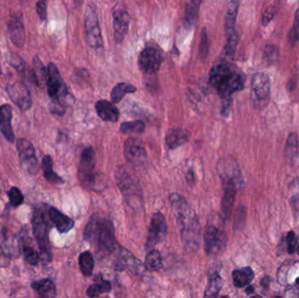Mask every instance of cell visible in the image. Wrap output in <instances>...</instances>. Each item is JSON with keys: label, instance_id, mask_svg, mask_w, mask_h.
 <instances>
[{"label": "cell", "instance_id": "11", "mask_svg": "<svg viewBox=\"0 0 299 298\" xmlns=\"http://www.w3.org/2000/svg\"><path fill=\"white\" fill-rule=\"evenodd\" d=\"M17 150L22 168L30 174H36L39 172V163L33 144L26 139H19Z\"/></svg>", "mask_w": 299, "mask_h": 298}, {"label": "cell", "instance_id": "5", "mask_svg": "<svg viewBox=\"0 0 299 298\" xmlns=\"http://www.w3.org/2000/svg\"><path fill=\"white\" fill-rule=\"evenodd\" d=\"M115 176L118 187L128 206L135 210L141 209L143 206V193L137 178L128 169L122 166L118 168Z\"/></svg>", "mask_w": 299, "mask_h": 298}, {"label": "cell", "instance_id": "34", "mask_svg": "<svg viewBox=\"0 0 299 298\" xmlns=\"http://www.w3.org/2000/svg\"><path fill=\"white\" fill-rule=\"evenodd\" d=\"M284 151L287 159L291 161H294L299 155V138L295 132H291V134L288 136Z\"/></svg>", "mask_w": 299, "mask_h": 298}, {"label": "cell", "instance_id": "45", "mask_svg": "<svg viewBox=\"0 0 299 298\" xmlns=\"http://www.w3.org/2000/svg\"><path fill=\"white\" fill-rule=\"evenodd\" d=\"M289 40L292 44L297 42L299 40V9L296 13L295 20L289 34Z\"/></svg>", "mask_w": 299, "mask_h": 298}, {"label": "cell", "instance_id": "42", "mask_svg": "<svg viewBox=\"0 0 299 298\" xmlns=\"http://www.w3.org/2000/svg\"><path fill=\"white\" fill-rule=\"evenodd\" d=\"M23 254L25 260L31 265H37L40 261V256L36 250L31 248L29 246L24 245L23 246Z\"/></svg>", "mask_w": 299, "mask_h": 298}, {"label": "cell", "instance_id": "35", "mask_svg": "<svg viewBox=\"0 0 299 298\" xmlns=\"http://www.w3.org/2000/svg\"><path fill=\"white\" fill-rule=\"evenodd\" d=\"M79 265L80 270L85 277L92 276L93 270L95 268V261L92 254L89 251L81 253L79 256Z\"/></svg>", "mask_w": 299, "mask_h": 298}, {"label": "cell", "instance_id": "20", "mask_svg": "<svg viewBox=\"0 0 299 298\" xmlns=\"http://www.w3.org/2000/svg\"><path fill=\"white\" fill-rule=\"evenodd\" d=\"M190 133L186 130L172 128L166 131L165 143L171 150H175L188 142Z\"/></svg>", "mask_w": 299, "mask_h": 298}, {"label": "cell", "instance_id": "30", "mask_svg": "<svg viewBox=\"0 0 299 298\" xmlns=\"http://www.w3.org/2000/svg\"><path fill=\"white\" fill-rule=\"evenodd\" d=\"M33 64H34L33 75H34V83L37 85L39 88H42L46 84L47 80V69L38 56L34 57Z\"/></svg>", "mask_w": 299, "mask_h": 298}, {"label": "cell", "instance_id": "7", "mask_svg": "<svg viewBox=\"0 0 299 298\" xmlns=\"http://www.w3.org/2000/svg\"><path fill=\"white\" fill-rule=\"evenodd\" d=\"M46 86L47 94L51 98V101H57L67 107L70 95L63 79L61 78L58 67L53 62L48 64L47 67Z\"/></svg>", "mask_w": 299, "mask_h": 298}, {"label": "cell", "instance_id": "32", "mask_svg": "<svg viewBox=\"0 0 299 298\" xmlns=\"http://www.w3.org/2000/svg\"><path fill=\"white\" fill-rule=\"evenodd\" d=\"M200 4L201 0H188L185 16V24L187 27L193 26L197 21Z\"/></svg>", "mask_w": 299, "mask_h": 298}, {"label": "cell", "instance_id": "49", "mask_svg": "<svg viewBox=\"0 0 299 298\" xmlns=\"http://www.w3.org/2000/svg\"><path fill=\"white\" fill-rule=\"evenodd\" d=\"M298 251H299V247H298Z\"/></svg>", "mask_w": 299, "mask_h": 298}, {"label": "cell", "instance_id": "14", "mask_svg": "<svg viewBox=\"0 0 299 298\" xmlns=\"http://www.w3.org/2000/svg\"><path fill=\"white\" fill-rule=\"evenodd\" d=\"M162 63L161 54L154 47H147L139 55V64L140 69L147 76L155 75L159 71Z\"/></svg>", "mask_w": 299, "mask_h": 298}, {"label": "cell", "instance_id": "40", "mask_svg": "<svg viewBox=\"0 0 299 298\" xmlns=\"http://www.w3.org/2000/svg\"><path fill=\"white\" fill-rule=\"evenodd\" d=\"M263 58L268 63L273 64L277 62L279 58V50L278 47L273 45L266 46L263 53Z\"/></svg>", "mask_w": 299, "mask_h": 298}, {"label": "cell", "instance_id": "8", "mask_svg": "<svg viewBox=\"0 0 299 298\" xmlns=\"http://www.w3.org/2000/svg\"><path fill=\"white\" fill-rule=\"evenodd\" d=\"M217 171L222 185H235L240 187L243 183L239 164L232 157H224L217 164Z\"/></svg>", "mask_w": 299, "mask_h": 298}, {"label": "cell", "instance_id": "24", "mask_svg": "<svg viewBox=\"0 0 299 298\" xmlns=\"http://www.w3.org/2000/svg\"><path fill=\"white\" fill-rule=\"evenodd\" d=\"M9 62L13 67H15L18 74L21 76L22 79L28 80L34 83L33 70L30 69L29 67L26 65L25 60L22 59L21 57H20L19 55L14 53L11 54V55L9 56Z\"/></svg>", "mask_w": 299, "mask_h": 298}, {"label": "cell", "instance_id": "50", "mask_svg": "<svg viewBox=\"0 0 299 298\" xmlns=\"http://www.w3.org/2000/svg\"><path fill=\"white\" fill-rule=\"evenodd\" d=\"M0 75H1V68H0Z\"/></svg>", "mask_w": 299, "mask_h": 298}, {"label": "cell", "instance_id": "1", "mask_svg": "<svg viewBox=\"0 0 299 298\" xmlns=\"http://www.w3.org/2000/svg\"><path fill=\"white\" fill-rule=\"evenodd\" d=\"M170 203L185 248L189 251L197 250L200 241V224L198 215L185 198L178 193L170 194Z\"/></svg>", "mask_w": 299, "mask_h": 298}, {"label": "cell", "instance_id": "18", "mask_svg": "<svg viewBox=\"0 0 299 298\" xmlns=\"http://www.w3.org/2000/svg\"><path fill=\"white\" fill-rule=\"evenodd\" d=\"M8 32L13 45L20 48L25 42V31L21 15H12L8 22Z\"/></svg>", "mask_w": 299, "mask_h": 298}, {"label": "cell", "instance_id": "10", "mask_svg": "<svg viewBox=\"0 0 299 298\" xmlns=\"http://www.w3.org/2000/svg\"><path fill=\"white\" fill-rule=\"evenodd\" d=\"M97 164L96 153L92 147L85 148L80 156L79 164V180L87 189L91 188L95 183V169Z\"/></svg>", "mask_w": 299, "mask_h": 298}, {"label": "cell", "instance_id": "13", "mask_svg": "<svg viewBox=\"0 0 299 298\" xmlns=\"http://www.w3.org/2000/svg\"><path fill=\"white\" fill-rule=\"evenodd\" d=\"M124 156L127 161L135 166H143L147 161V154L143 143L136 138H130L125 141Z\"/></svg>", "mask_w": 299, "mask_h": 298}, {"label": "cell", "instance_id": "12", "mask_svg": "<svg viewBox=\"0 0 299 298\" xmlns=\"http://www.w3.org/2000/svg\"><path fill=\"white\" fill-rule=\"evenodd\" d=\"M167 234V225L164 218V214L158 212L153 214L152 221L148 230L147 240H146V249L152 250V248L159 243L165 238Z\"/></svg>", "mask_w": 299, "mask_h": 298}, {"label": "cell", "instance_id": "9", "mask_svg": "<svg viewBox=\"0 0 299 298\" xmlns=\"http://www.w3.org/2000/svg\"><path fill=\"white\" fill-rule=\"evenodd\" d=\"M86 40L93 49H101L102 47L101 28L99 25L97 10L95 5L89 4L85 12Z\"/></svg>", "mask_w": 299, "mask_h": 298}, {"label": "cell", "instance_id": "47", "mask_svg": "<svg viewBox=\"0 0 299 298\" xmlns=\"http://www.w3.org/2000/svg\"><path fill=\"white\" fill-rule=\"evenodd\" d=\"M273 18V13H270V12H265L264 15H263V24L267 25L269 22L271 20V19Z\"/></svg>", "mask_w": 299, "mask_h": 298}, {"label": "cell", "instance_id": "19", "mask_svg": "<svg viewBox=\"0 0 299 298\" xmlns=\"http://www.w3.org/2000/svg\"><path fill=\"white\" fill-rule=\"evenodd\" d=\"M13 110L9 104L0 106V131L10 143L14 141V133L12 127Z\"/></svg>", "mask_w": 299, "mask_h": 298}, {"label": "cell", "instance_id": "17", "mask_svg": "<svg viewBox=\"0 0 299 298\" xmlns=\"http://www.w3.org/2000/svg\"><path fill=\"white\" fill-rule=\"evenodd\" d=\"M130 25V15L123 9H118L113 13V26L116 42L123 41Z\"/></svg>", "mask_w": 299, "mask_h": 298}, {"label": "cell", "instance_id": "3", "mask_svg": "<svg viewBox=\"0 0 299 298\" xmlns=\"http://www.w3.org/2000/svg\"><path fill=\"white\" fill-rule=\"evenodd\" d=\"M209 81L222 101L230 100L234 93L240 91L244 87L242 76L227 63L216 64L212 67Z\"/></svg>", "mask_w": 299, "mask_h": 298}, {"label": "cell", "instance_id": "22", "mask_svg": "<svg viewBox=\"0 0 299 298\" xmlns=\"http://www.w3.org/2000/svg\"><path fill=\"white\" fill-rule=\"evenodd\" d=\"M252 88L256 97L259 100H265L270 94V80L269 76L257 73L252 78Z\"/></svg>", "mask_w": 299, "mask_h": 298}, {"label": "cell", "instance_id": "21", "mask_svg": "<svg viewBox=\"0 0 299 298\" xmlns=\"http://www.w3.org/2000/svg\"><path fill=\"white\" fill-rule=\"evenodd\" d=\"M48 216L49 219L55 224L57 230L60 234L68 233L75 226V222L72 219L62 214L55 207H50L48 209Z\"/></svg>", "mask_w": 299, "mask_h": 298}, {"label": "cell", "instance_id": "25", "mask_svg": "<svg viewBox=\"0 0 299 298\" xmlns=\"http://www.w3.org/2000/svg\"><path fill=\"white\" fill-rule=\"evenodd\" d=\"M32 289L35 290L39 297L44 298H55L56 296V288L54 281L50 279H42L32 283Z\"/></svg>", "mask_w": 299, "mask_h": 298}, {"label": "cell", "instance_id": "29", "mask_svg": "<svg viewBox=\"0 0 299 298\" xmlns=\"http://www.w3.org/2000/svg\"><path fill=\"white\" fill-rule=\"evenodd\" d=\"M42 171L46 180L54 185H60L64 183V180L54 172V163L50 156L46 155L42 160Z\"/></svg>", "mask_w": 299, "mask_h": 298}, {"label": "cell", "instance_id": "2", "mask_svg": "<svg viewBox=\"0 0 299 298\" xmlns=\"http://www.w3.org/2000/svg\"><path fill=\"white\" fill-rule=\"evenodd\" d=\"M83 235L85 240L103 254L114 252L117 248L114 225L109 219L101 218L97 214L93 215L86 226Z\"/></svg>", "mask_w": 299, "mask_h": 298}, {"label": "cell", "instance_id": "44", "mask_svg": "<svg viewBox=\"0 0 299 298\" xmlns=\"http://www.w3.org/2000/svg\"><path fill=\"white\" fill-rule=\"evenodd\" d=\"M287 251L289 254H294L297 248H298V238L296 236L295 233L293 231H290L287 234Z\"/></svg>", "mask_w": 299, "mask_h": 298}, {"label": "cell", "instance_id": "31", "mask_svg": "<svg viewBox=\"0 0 299 298\" xmlns=\"http://www.w3.org/2000/svg\"><path fill=\"white\" fill-rule=\"evenodd\" d=\"M223 285V279L219 276V273L214 272L211 274L208 279L207 288L205 290V298H216L219 295V290H221Z\"/></svg>", "mask_w": 299, "mask_h": 298}, {"label": "cell", "instance_id": "39", "mask_svg": "<svg viewBox=\"0 0 299 298\" xmlns=\"http://www.w3.org/2000/svg\"><path fill=\"white\" fill-rule=\"evenodd\" d=\"M7 194H8L10 204L13 207H18L23 203V200H24L23 194H22L21 191L17 187H12L11 189L9 190Z\"/></svg>", "mask_w": 299, "mask_h": 298}, {"label": "cell", "instance_id": "28", "mask_svg": "<svg viewBox=\"0 0 299 298\" xmlns=\"http://www.w3.org/2000/svg\"><path fill=\"white\" fill-rule=\"evenodd\" d=\"M233 282L236 288H243L249 285L254 278L253 269L250 267H245L242 269H236L233 273Z\"/></svg>", "mask_w": 299, "mask_h": 298}, {"label": "cell", "instance_id": "27", "mask_svg": "<svg viewBox=\"0 0 299 298\" xmlns=\"http://www.w3.org/2000/svg\"><path fill=\"white\" fill-rule=\"evenodd\" d=\"M238 8H239V1L238 0H231L229 2L228 8H227L226 16H225V23H224V27H225V31H226L227 35H229L233 32H235Z\"/></svg>", "mask_w": 299, "mask_h": 298}, {"label": "cell", "instance_id": "46", "mask_svg": "<svg viewBox=\"0 0 299 298\" xmlns=\"http://www.w3.org/2000/svg\"><path fill=\"white\" fill-rule=\"evenodd\" d=\"M36 10L38 13L39 16L41 20H46V0H39L36 4Z\"/></svg>", "mask_w": 299, "mask_h": 298}, {"label": "cell", "instance_id": "6", "mask_svg": "<svg viewBox=\"0 0 299 298\" xmlns=\"http://www.w3.org/2000/svg\"><path fill=\"white\" fill-rule=\"evenodd\" d=\"M48 210L46 214V209L42 206H36L33 215V228L35 239L44 260L49 261L52 258L51 245L49 242V221H48Z\"/></svg>", "mask_w": 299, "mask_h": 298}, {"label": "cell", "instance_id": "43", "mask_svg": "<svg viewBox=\"0 0 299 298\" xmlns=\"http://www.w3.org/2000/svg\"><path fill=\"white\" fill-rule=\"evenodd\" d=\"M208 37H207V30L205 27H203L202 32H201V38H200V43L199 46V56L201 59L204 60L207 58V54H208Z\"/></svg>", "mask_w": 299, "mask_h": 298}, {"label": "cell", "instance_id": "36", "mask_svg": "<svg viewBox=\"0 0 299 298\" xmlns=\"http://www.w3.org/2000/svg\"><path fill=\"white\" fill-rule=\"evenodd\" d=\"M144 266L146 269L152 271H157L160 269L163 266V260L160 253L156 249L150 250V252L148 253L147 256L145 258Z\"/></svg>", "mask_w": 299, "mask_h": 298}, {"label": "cell", "instance_id": "48", "mask_svg": "<svg viewBox=\"0 0 299 298\" xmlns=\"http://www.w3.org/2000/svg\"><path fill=\"white\" fill-rule=\"evenodd\" d=\"M245 291H246V293H247V294L250 295L252 294V293H254V292H255V289H254L253 286L248 285V288L246 289V290H245Z\"/></svg>", "mask_w": 299, "mask_h": 298}, {"label": "cell", "instance_id": "4", "mask_svg": "<svg viewBox=\"0 0 299 298\" xmlns=\"http://www.w3.org/2000/svg\"><path fill=\"white\" fill-rule=\"evenodd\" d=\"M205 251L208 256H215L223 251L227 244L224 220L219 214L213 213L207 219L204 234Z\"/></svg>", "mask_w": 299, "mask_h": 298}, {"label": "cell", "instance_id": "41", "mask_svg": "<svg viewBox=\"0 0 299 298\" xmlns=\"http://www.w3.org/2000/svg\"><path fill=\"white\" fill-rule=\"evenodd\" d=\"M238 34L236 33V31L233 32L231 34L228 35V40H227V44L225 46V54L228 55V56H233V55L235 54V51H236V46L238 44Z\"/></svg>", "mask_w": 299, "mask_h": 298}, {"label": "cell", "instance_id": "38", "mask_svg": "<svg viewBox=\"0 0 299 298\" xmlns=\"http://www.w3.org/2000/svg\"><path fill=\"white\" fill-rule=\"evenodd\" d=\"M144 130L145 125L140 120L123 122L120 126V131L123 134H142Z\"/></svg>", "mask_w": 299, "mask_h": 298}, {"label": "cell", "instance_id": "15", "mask_svg": "<svg viewBox=\"0 0 299 298\" xmlns=\"http://www.w3.org/2000/svg\"><path fill=\"white\" fill-rule=\"evenodd\" d=\"M6 91L14 104L22 111H26L32 107L33 101L29 90L23 82L16 81L13 84L8 85Z\"/></svg>", "mask_w": 299, "mask_h": 298}, {"label": "cell", "instance_id": "37", "mask_svg": "<svg viewBox=\"0 0 299 298\" xmlns=\"http://www.w3.org/2000/svg\"><path fill=\"white\" fill-rule=\"evenodd\" d=\"M111 290V284L110 281L100 280L89 286L87 290V296L89 298H97L103 293H109Z\"/></svg>", "mask_w": 299, "mask_h": 298}, {"label": "cell", "instance_id": "33", "mask_svg": "<svg viewBox=\"0 0 299 298\" xmlns=\"http://www.w3.org/2000/svg\"><path fill=\"white\" fill-rule=\"evenodd\" d=\"M136 91H137V88L133 85L128 84L125 82H120L116 85L112 89L111 94H110V98H111L112 102L118 103L122 100L123 97H125L126 94L134 93Z\"/></svg>", "mask_w": 299, "mask_h": 298}, {"label": "cell", "instance_id": "23", "mask_svg": "<svg viewBox=\"0 0 299 298\" xmlns=\"http://www.w3.org/2000/svg\"><path fill=\"white\" fill-rule=\"evenodd\" d=\"M96 110L98 117L105 122H117L119 118V110L114 102L100 100L96 104Z\"/></svg>", "mask_w": 299, "mask_h": 298}, {"label": "cell", "instance_id": "26", "mask_svg": "<svg viewBox=\"0 0 299 298\" xmlns=\"http://www.w3.org/2000/svg\"><path fill=\"white\" fill-rule=\"evenodd\" d=\"M224 195L222 198V211L226 218H229L231 215L232 209L236 199V191L237 186L235 185H223Z\"/></svg>", "mask_w": 299, "mask_h": 298}, {"label": "cell", "instance_id": "16", "mask_svg": "<svg viewBox=\"0 0 299 298\" xmlns=\"http://www.w3.org/2000/svg\"><path fill=\"white\" fill-rule=\"evenodd\" d=\"M115 268L119 271H122L123 269H128L131 273L135 275L142 273L144 269L143 263L124 248L120 249L118 260L115 264Z\"/></svg>", "mask_w": 299, "mask_h": 298}]
</instances>
